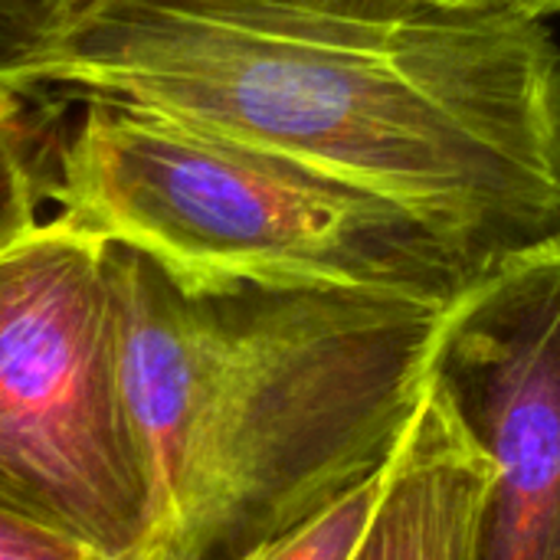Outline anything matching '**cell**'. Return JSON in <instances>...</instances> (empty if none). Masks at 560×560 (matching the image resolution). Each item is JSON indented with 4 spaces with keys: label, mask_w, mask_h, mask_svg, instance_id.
Instances as JSON below:
<instances>
[{
    "label": "cell",
    "mask_w": 560,
    "mask_h": 560,
    "mask_svg": "<svg viewBox=\"0 0 560 560\" xmlns=\"http://www.w3.org/2000/svg\"><path fill=\"white\" fill-rule=\"evenodd\" d=\"M43 85L154 108L361 187L469 256L560 233V46L440 0H85Z\"/></svg>",
    "instance_id": "1"
},
{
    "label": "cell",
    "mask_w": 560,
    "mask_h": 560,
    "mask_svg": "<svg viewBox=\"0 0 560 560\" xmlns=\"http://www.w3.org/2000/svg\"><path fill=\"white\" fill-rule=\"evenodd\" d=\"M154 560H249L381 469L446 302L197 279L105 240Z\"/></svg>",
    "instance_id": "2"
},
{
    "label": "cell",
    "mask_w": 560,
    "mask_h": 560,
    "mask_svg": "<svg viewBox=\"0 0 560 560\" xmlns=\"http://www.w3.org/2000/svg\"><path fill=\"white\" fill-rule=\"evenodd\" d=\"M89 233L197 279L325 282L450 302L486 262L400 207L276 151L92 95L52 187Z\"/></svg>",
    "instance_id": "3"
},
{
    "label": "cell",
    "mask_w": 560,
    "mask_h": 560,
    "mask_svg": "<svg viewBox=\"0 0 560 560\" xmlns=\"http://www.w3.org/2000/svg\"><path fill=\"white\" fill-rule=\"evenodd\" d=\"M0 509L98 558L151 538L105 240L66 213L0 253Z\"/></svg>",
    "instance_id": "4"
},
{
    "label": "cell",
    "mask_w": 560,
    "mask_h": 560,
    "mask_svg": "<svg viewBox=\"0 0 560 560\" xmlns=\"http://www.w3.org/2000/svg\"><path fill=\"white\" fill-rule=\"evenodd\" d=\"M427 377L492 463L476 560H560V233L443 305Z\"/></svg>",
    "instance_id": "5"
},
{
    "label": "cell",
    "mask_w": 560,
    "mask_h": 560,
    "mask_svg": "<svg viewBox=\"0 0 560 560\" xmlns=\"http://www.w3.org/2000/svg\"><path fill=\"white\" fill-rule=\"evenodd\" d=\"M492 463L430 384L351 560H476Z\"/></svg>",
    "instance_id": "6"
},
{
    "label": "cell",
    "mask_w": 560,
    "mask_h": 560,
    "mask_svg": "<svg viewBox=\"0 0 560 560\" xmlns=\"http://www.w3.org/2000/svg\"><path fill=\"white\" fill-rule=\"evenodd\" d=\"M387 466L390 459L368 479L354 482L348 492L331 499L312 518L299 522L292 532L259 548L249 560H351L384 492Z\"/></svg>",
    "instance_id": "7"
},
{
    "label": "cell",
    "mask_w": 560,
    "mask_h": 560,
    "mask_svg": "<svg viewBox=\"0 0 560 560\" xmlns=\"http://www.w3.org/2000/svg\"><path fill=\"white\" fill-rule=\"evenodd\" d=\"M20 102L0 98V253L39 223V177Z\"/></svg>",
    "instance_id": "8"
},
{
    "label": "cell",
    "mask_w": 560,
    "mask_h": 560,
    "mask_svg": "<svg viewBox=\"0 0 560 560\" xmlns=\"http://www.w3.org/2000/svg\"><path fill=\"white\" fill-rule=\"evenodd\" d=\"M49 39L0 3V98H23L39 82V59Z\"/></svg>",
    "instance_id": "9"
},
{
    "label": "cell",
    "mask_w": 560,
    "mask_h": 560,
    "mask_svg": "<svg viewBox=\"0 0 560 560\" xmlns=\"http://www.w3.org/2000/svg\"><path fill=\"white\" fill-rule=\"evenodd\" d=\"M89 548L0 509V560H92Z\"/></svg>",
    "instance_id": "10"
},
{
    "label": "cell",
    "mask_w": 560,
    "mask_h": 560,
    "mask_svg": "<svg viewBox=\"0 0 560 560\" xmlns=\"http://www.w3.org/2000/svg\"><path fill=\"white\" fill-rule=\"evenodd\" d=\"M3 7H10L23 23H30L36 33H43L46 39H52L62 23L85 3V0H0Z\"/></svg>",
    "instance_id": "11"
},
{
    "label": "cell",
    "mask_w": 560,
    "mask_h": 560,
    "mask_svg": "<svg viewBox=\"0 0 560 560\" xmlns=\"http://www.w3.org/2000/svg\"><path fill=\"white\" fill-rule=\"evenodd\" d=\"M440 3H466V7H505V10H522L535 16H558L560 0H440Z\"/></svg>",
    "instance_id": "12"
},
{
    "label": "cell",
    "mask_w": 560,
    "mask_h": 560,
    "mask_svg": "<svg viewBox=\"0 0 560 560\" xmlns=\"http://www.w3.org/2000/svg\"><path fill=\"white\" fill-rule=\"evenodd\" d=\"M92 560H154V558H148V555H131V558H92Z\"/></svg>",
    "instance_id": "13"
}]
</instances>
